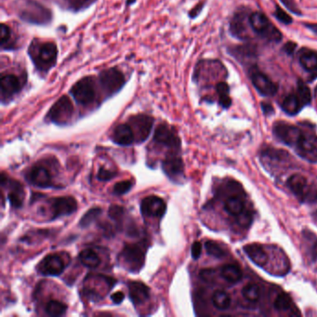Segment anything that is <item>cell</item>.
<instances>
[{
	"instance_id": "obj_1",
	"label": "cell",
	"mask_w": 317,
	"mask_h": 317,
	"mask_svg": "<svg viewBox=\"0 0 317 317\" xmlns=\"http://www.w3.org/2000/svg\"><path fill=\"white\" fill-rule=\"evenodd\" d=\"M28 54L37 69L48 72L56 63L57 46L53 42H40L35 39L29 47Z\"/></svg>"
},
{
	"instance_id": "obj_2",
	"label": "cell",
	"mask_w": 317,
	"mask_h": 317,
	"mask_svg": "<svg viewBox=\"0 0 317 317\" xmlns=\"http://www.w3.org/2000/svg\"><path fill=\"white\" fill-rule=\"evenodd\" d=\"M78 105L87 106L96 100V84L92 77H86L78 80L70 90Z\"/></svg>"
},
{
	"instance_id": "obj_3",
	"label": "cell",
	"mask_w": 317,
	"mask_h": 317,
	"mask_svg": "<svg viewBox=\"0 0 317 317\" xmlns=\"http://www.w3.org/2000/svg\"><path fill=\"white\" fill-rule=\"evenodd\" d=\"M250 22L252 29L263 39H268L272 42H280L282 40L281 32L263 13L253 12L250 15Z\"/></svg>"
},
{
	"instance_id": "obj_4",
	"label": "cell",
	"mask_w": 317,
	"mask_h": 317,
	"mask_svg": "<svg viewBox=\"0 0 317 317\" xmlns=\"http://www.w3.org/2000/svg\"><path fill=\"white\" fill-rule=\"evenodd\" d=\"M119 258L125 264L127 269L133 273H138L144 266L145 249L141 244L126 245Z\"/></svg>"
},
{
	"instance_id": "obj_5",
	"label": "cell",
	"mask_w": 317,
	"mask_h": 317,
	"mask_svg": "<svg viewBox=\"0 0 317 317\" xmlns=\"http://www.w3.org/2000/svg\"><path fill=\"white\" fill-rule=\"evenodd\" d=\"M99 81L104 91L107 95L111 96L125 86L126 77L119 69L109 68L104 70L99 75Z\"/></svg>"
},
{
	"instance_id": "obj_6",
	"label": "cell",
	"mask_w": 317,
	"mask_h": 317,
	"mask_svg": "<svg viewBox=\"0 0 317 317\" xmlns=\"http://www.w3.org/2000/svg\"><path fill=\"white\" fill-rule=\"evenodd\" d=\"M74 114V106L70 99L63 96L49 109L47 117L58 125L67 124Z\"/></svg>"
},
{
	"instance_id": "obj_7",
	"label": "cell",
	"mask_w": 317,
	"mask_h": 317,
	"mask_svg": "<svg viewBox=\"0 0 317 317\" xmlns=\"http://www.w3.org/2000/svg\"><path fill=\"white\" fill-rule=\"evenodd\" d=\"M296 147L302 158L310 162H317V136L303 132Z\"/></svg>"
},
{
	"instance_id": "obj_8",
	"label": "cell",
	"mask_w": 317,
	"mask_h": 317,
	"mask_svg": "<svg viewBox=\"0 0 317 317\" xmlns=\"http://www.w3.org/2000/svg\"><path fill=\"white\" fill-rule=\"evenodd\" d=\"M65 269V263L59 254H49L39 263V272L47 276H57Z\"/></svg>"
},
{
	"instance_id": "obj_9",
	"label": "cell",
	"mask_w": 317,
	"mask_h": 317,
	"mask_svg": "<svg viewBox=\"0 0 317 317\" xmlns=\"http://www.w3.org/2000/svg\"><path fill=\"white\" fill-rule=\"evenodd\" d=\"M77 202L72 196L55 197L51 200L52 220L68 216L77 211Z\"/></svg>"
},
{
	"instance_id": "obj_10",
	"label": "cell",
	"mask_w": 317,
	"mask_h": 317,
	"mask_svg": "<svg viewBox=\"0 0 317 317\" xmlns=\"http://www.w3.org/2000/svg\"><path fill=\"white\" fill-rule=\"evenodd\" d=\"M166 210L167 206L165 201L155 195L145 197L141 204V211L147 218H162Z\"/></svg>"
},
{
	"instance_id": "obj_11",
	"label": "cell",
	"mask_w": 317,
	"mask_h": 317,
	"mask_svg": "<svg viewBox=\"0 0 317 317\" xmlns=\"http://www.w3.org/2000/svg\"><path fill=\"white\" fill-rule=\"evenodd\" d=\"M274 132L283 143L289 146H294L298 144L303 131L295 126L286 123H276L274 127Z\"/></svg>"
},
{
	"instance_id": "obj_12",
	"label": "cell",
	"mask_w": 317,
	"mask_h": 317,
	"mask_svg": "<svg viewBox=\"0 0 317 317\" xmlns=\"http://www.w3.org/2000/svg\"><path fill=\"white\" fill-rule=\"evenodd\" d=\"M26 179L32 185L39 188L52 187V178L48 169L44 166L37 165L29 170Z\"/></svg>"
},
{
	"instance_id": "obj_13",
	"label": "cell",
	"mask_w": 317,
	"mask_h": 317,
	"mask_svg": "<svg viewBox=\"0 0 317 317\" xmlns=\"http://www.w3.org/2000/svg\"><path fill=\"white\" fill-rule=\"evenodd\" d=\"M23 82L15 74H3L1 77V98L4 102L5 100L10 99L22 88Z\"/></svg>"
},
{
	"instance_id": "obj_14",
	"label": "cell",
	"mask_w": 317,
	"mask_h": 317,
	"mask_svg": "<svg viewBox=\"0 0 317 317\" xmlns=\"http://www.w3.org/2000/svg\"><path fill=\"white\" fill-rule=\"evenodd\" d=\"M251 81L256 89L263 96H274L278 89V86L269 77L258 70L251 72Z\"/></svg>"
},
{
	"instance_id": "obj_15",
	"label": "cell",
	"mask_w": 317,
	"mask_h": 317,
	"mask_svg": "<svg viewBox=\"0 0 317 317\" xmlns=\"http://www.w3.org/2000/svg\"><path fill=\"white\" fill-rule=\"evenodd\" d=\"M154 143L157 144L176 149L180 148L181 145V141L178 135L176 134L172 128H170L166 124H161L156 127L154 135Z\"/></svg>"
},
{
	"instance_id": "obj_16",
	"label": "cell",
	"mask_w": 317,
	"mask_h": 317,
	"mask_svg": "<svg viewBox=\"0 0 317 317\" xmlns=\"http://www.w3.org/2000/svg\"><path fill=\"white\" fill-rule=\"evenodd\" d=\"M130 122L133 124L137 129V136L139 143L144 142L151 132L152 127L154 124V119L151 116L146 115H135Z\"/></svg>"
},
{
	"instance_id": "obj_17",
	"label": "cell",
	"mask_w": 317,
	"mask_h": 317,
	"mask_svg": "<svg viewBox=\"0 0 317 317\" xmlns=\"http://www.w3.org/2000/svg\"><path fill=\"white\" fill-rule=\"evenodd\" d=\"M128 296L132 303L138 306L144 303L150 297V289L141 282H130L128 284Z\"/></svg>"
},
{
	"instance_id": "obj_18",
	"label": "cell",
	"mask_w": 317,
	"mask_h": 317,
	"mask_svg": "<svg viewBox=\"0 0 317 317\" xmlns=\"http://www.w3.org/2000/svg\"><path fill=\"white\" fill-rule=\"evenodd\" d=\"M135 133L132 127L128 124L117 126L113 133V141L122 146H128L134 143Z\"/></svg>"
},
{
	"instance_id": "obj_19",
	"label": "cell",
	"mask_w": 317,
	"mask_h": 317,
	"mask_svg": "<svg viewBox=\"0 0 317 317\" xmlns=\"http://www.w3.org/2000/svg\"><path fill=\"white\" fill-rule=\"evenodd\" d=\"M46 10V8L40 6L37 3H29L28 6L24 8V10L21 12V19L25 20L30 22H36V23H44L50 21V16L42 15V14H37V12H41Z\"/></svg>"
},
{
	"instance_id": "obj_20",
	"label": "cell",
	"mask_w": 317,
	"mask_h": 317,
	"mask_svg": "<svg viewBox=\"0 0 317 317\" xmlns=\"http://www.w3.org/2000/svg\"><path fill=\"white\" fill-rule=\"evenodd\" d=\"M244 251L249 256V258L258 266L263 267L267 264L269 257L261 245L259 244L247 245L244 247Z\"/></svg>"
},
{
	"instance_id": "obj_21",
	"label": "cell",
	"mask_w": 317,
	"mask_h": 317,
	"mask_svg": "<svg viewBox=\"0 0 317 317\" xmlns=\"http://www.w3.org/2000/svg\"><path fill=\"white\" fill-rule=\"evenodd\" d=\"M164 172L166 173L169 178L175 180V178H178L183 174V159L179 156L171 155L167 157L164 160L163 165Z\"/></svg>"
},
{
	"instance_id": "obj_22",
	"label": "cell",
	"mask_w": 317,
	"mask_h": 317,
	"mask_svg": "<svg viewBox=\"0 0 317 317\" xmlns=\"http://www.w3.org/2000/svg\"><path fill=\"white\" fill-rule=\"evenodd\" d=\"M288 188L292 191L294 194H296L299 198H304L307 194L308 182L307 179L300 175V174H294L289 177L288 180Z\"/></svg>"
},
{
	"instance_id": "obj_23",
	"label": "cell",
	"mask_w": 317,
	"mask_h": 317,
	"mask_svg": "<svg viewBox=\"0 0 317 317\" xmlns=\"http://www.w3.org/2000/svg\"><path fill=\"white\" fill-rule=\"evenodd\" d=\"M299 63L312 76L317 77V51L311 49H303L299 54Z\"/></svg>"
},
{
	"instance_id": "obj_24",
	"label": "cell",
	"mask_w": 317,
	"mask_h": 317,
	"mask_svg": "<svg viewBox=\"0 0 317 317\" xmlns=\"http://www.w3.org/2000/svg\"><path fill=\"white\" fill-rule=\"evenodd\" d=\"M10 186L11 189L8 194V199L13 208L19 209L22 206L23 199H24L23 188L17 182H10Z\"/></svg>"
},
{
	"instance_id": "obj_25",
	"label": "cell",
	"mask_w": 317,
	"mask_h": 317,
	"mask_svg": "<svg viewBox=\"0 0 317 317\" xmlns=\"http://www.w3.org/2000/svg\"><path fill=\"white\" fill-rule=\"evenodd\" d=\"M221 275L222 278L225 279L231 284H235L240 281L243 274H242V270L238 265L226 264L221 268Z\"/></svg>"
},
{
	"instance_id": "obj_26",
	"label": "cell",
	"mask_w": 317,
	"mask_h": 317,
	"mask_svg": "<svg viewBox=\"0 0 317 317\" xmlns=\"http://www.w3.org/2000/svg\"><path fill=\"white\" fill-rule=\"evenodd\" d=\"M231 54L239 60L241 63H249L252 59L256 58V49L250 45L239 46L231 50Z\"/></svg>"
},
{
	"instance_id": "obj_27",
	"label": "cell",
	"mask_w": 317,
	"mask_h": 317,
	"mask_svg": "<svg viewBox=\"0 0 317 317\" xmlns=\"http://www.w3.org/2000/svg\"><path fill=\"white\" fill-rule=\"evenodd\" d=\"M302 107L303 106L300 103L298 95L295 94H289L282 103V109L290 115H297Z\"/></svg>"
},
{
	"instance_id": "obj_28",
	"label": "cell",
	"mask_w": 317,
	"mask_h": 317,
	"mask_svg": "<svg viewBox=\"0 0 317 317\" xmlns=\"http://www.w3.org/2000/svg\"><path fill=\"white\" fill-rule=\"evenodd\" d=\"M78 258H79L80 262L85 267L90 268V269L97 268L101 264V259H100V257L98 256L96 252H94L93 250H83L79 254V257Z\"/></svg>"
},
{
	"instance_id": "obj_29",
	"label": "cell",
	"mask_w": 317,
	"mask_h": 317,
	"mask_svg": "<svg viewBox=\"0 0 317 317\" xmlns=\"http://www.w3.org/2000/svg\"><path fill=\"white\" fill-rule=\"evenodd\" d=\"M243 15H235L232 20L230 24V31L232 36L239 39H245L247 37V29L244 22Z\"/></svg>"
},
{
	"instance_id": "obj_30",
	"label": "cell",
	"mask_w": 317,
	"mask_h": 317,
	"mask_svg": "<svg viewBox=\"0 0 317 317\" xmlns=\"http://www.w3.org/2000/svg\"><path fill=\"white\" fill-rule=\"evenodd\" d=\"M212 303L214 307L221 311L227 310L230 307L231 297L230 295L223 291V290H217L212 295Z\"/></svg>"
},
{
	"instance_id": "obj_31",
	"label": "cell",
	"mask_w": 317,
	"mask_h": 317,
	"mask_svg": "<svg viewBox=\"0 0 317 317\" xmlns=\"http://www.w3.org/2000/svg\"><path fill=\"white\" fill-rule=\"evenodd\" d=\"M224 209L231 215L237 216L245 211V205L238 196H230L224 204Z\"/></svg>"
},
{
	"instance_id": "obj_32",
	"label": "cell",
	"mask_w": 317,
	"mask_h": 317,
	"mask_svg": "<svg viewBox=\"0 0 317 317\" xmlns=\"http://www.w3.org/2000/svg\"><path fill=\"white\" fill-rule=\"evenodd\" d=\"M66 304L56 299L49 300L46 305V312L50 317H61L66 313Z\"/></svg>"
},
{
	"instance_id": "obj_33",
	"label": "cell",
	"mask_w": 317,
	"mask_h": 317,
	"mask_svg": "<svg viewBox=\"0 0 317 317\" xmlns=\"http://www.w3.org/2000/svg\"><path fill=\"white\" fill-rule=\"evenodd\" d=\"M242 295L250 302H256L260 297V289L256 284H249L242 289Z\"/></svg>"
},
{
	"instance_id": "obj_34",
	"label": "cell",
	"mask_w": 317,
	"mask_h": 317,
	"mask_svg": "<svg viewBox=\"0 0 317 317\" xmlns=\"http://www.w3.org/2000/svg\"><path fill=\"white\" fill-rule=\"evenodd\" d=\"M102 212H103V211L100 208H93V209L89 210L81 218L80 222H79V225L81 227H83V228H86L87 226H89L91 223H93L101 216Z\"/></svg>"
},
{
	"instance_id": "obj_35",
	"label": "cell",
	"mask_w": 317,
	"mask_h": 317,
	"mask_svg": "<svg viewBox=\"0 0 317 317\" xmlns=\"http://www.w3.org/2000/svg\"><path fill=\"white\" fill-rule=\"evenodd\" d=\"M297 95H298L300 103L302 104V106H308L311 104V101H312L311 90H310L309 86L302 80L298 81V94Z\"/></svg>"
},
{
	"instance_id": "obj_36",
	"label": "cell",
	"mask_w": 317,
	"mask_h": 317,
	"mask_svg": "<svg viewBox=\"0 0 317 317\" xmlns=\"http://www.w3.org/2000/svg\"><path fill=\"white\" fill-rule=\"evenodd\" d=\"M292 305V299L286 293H281L275 300V308L278 311H288Z\"/></svg>"
},
{
	"instance_id": "obj_37",
	"label": "cell",
	"mask_w": 317,
	"mask_h": 317,
	"mask_svg": "<svg viewBox=\"0 0 317 317\" xmlns=\"http://www.w3.org/2000/svg\"><path fill=\"white\" fill-rule=\"evenodd\" d=\"M205 248H206V250H207L208 254L211 255L212 257H215V258L221 259V258L225 256V252H224V250L221 249L219 244H217V243L214 242V241H208V242L205 244Z\"/></svg>"
},
{
	"instance_id": "obj_38",
	"label": "cell",
	"mask_w": 317,
	"mask_h": 317,
	"mask_svg": "<svg viewBox=\"0 0 317 317\" xmlns=\"http://www.w3.org/2000/svg\"><path fill=\"white\" fill-rule=\"evenodd\" d=\"M0 37H1V47L3 48H8V44L10 43L12 37V32L9 25L2 23L0 26Z\"/></svg>"
},
{
	"instance_id": "obj_39",
	"label": "cell",
	"mask_w": 317,
	"mask_h": 317,
	"mask_svg": "<svg viewBox=\"0 0 317 317\" xmlns=\"http://www.w3.org/2000/svg\"><path fill=\"white\" fill-rule=\"evenodd\" d=\"M133 183L131 181H121L119 183H115L113 188V192L116 195H122L127 192H129L132 188Z\"/></svg>"
},
{
	"instance_id": "obj_40",
	"label": "cell",
	"mask_w": 317,
	"mask_h": 317,
	"mask_svg": "<svg viewBox=\"0 0 317 317\" xmlns=\"http://www.w3.org/2000/svg\"><path fill=\"white\" fill-rule=\"evenodd\" d=\"M125 214V210L124 208L117 206V205H113L109 208L108 211V215L109 217L115 221H121L123 219V216Z\"/></svg>"
},
{
	"instance_id": "obj_41",
	"label": "cell",
	"mask_w": 317,
	"mask_h": 317,
	"mask_svg": "<svg viewBox=\"0 0 317 317\" xmlns=\"http://www.w3.org/2000/svg\"><path fill=\"white\" fill-rule=\"evenodd\" d=\"M236 221L242 227H249L252 221V214L248 211L241 212L239 215L236 216Z\"/></svg>"
},
{
	"instance_id": "obj_42",
	"label": "cell",
	"mask_w": 317,
	"mask_h": 317,
	"mask_svg": "<svg viewBox=\"0 0 317 317\" xmlns=\"http://www.w3.org/2000/svg\"><path fill=\"white\" fill-rule=\"evenodd\" d=\"M274 14H275L276 19L280 21L281 22L285 23V24H290L292 22V18L288 15L285 10H282L278 6H276L275 11Z\"/></svg>"
},
{
	"instance_id": "obj_43",
	"label": "cell",
	"mask_w": 317,
	"mask_h": 317,
	"mask_svg": "<svg viewBox=\"0 0 317 317\" xmlns=\"http://www.w3.org/2000/svg\"><path fill=\"white\" fill-rule=\"evenodd\" d=\"M116 173L113 172L109 169H106L105 168H102L99 169V172H98V180L101 181V182H108L110 180H112L113 178H115Z\"/></svg>"
},
{
	"instance_id": "obj_44",
	"label": "cell",
	"mask_w": 317,
	"mask_h": 317,
	"mask_svg": "<svg viewBox=\"0 0 317 317\" xmlns=\"http://www.w3.org/2000/svg\"><path fill=\"white\" fill-rule=\"evenodd\" d=\"M202 253V245L200 242L196 241L194 242L192 245V251H191V254H192V259H197Z\"/></svg>"
},
{
	"instance_id": "obj_45",
	"label": "cell",
	"mask_w": 317,
	"mask_h": 317,
	"mask_svg": "<svg viewBox=\"0 0 317 317\" xmlns=\"http://www.w3.org/2000/svg\"><path fill=\"white\" fill-rule=\"evenodd\" d=\"M200 276L204 281L212 282L214 280V276H215V271L212 269L202 270Z\"/></svg>"
},
{
	"instance_id": "obj_46",
	"label": "cell",
	"mask_w": 317,
	"mask_h": 317,
	"mask_svg": "<svg viewBox=\"0 0 317 317\" xmlns=\"http://www.w3.org/2000/svg\"><path fill=\"white\" fill-rule=\"evenodd\" d=\"M216 89H217V92L219 94V96L221 95H225V94H229V90H230V87L229 86L224 83V82H221V83H218L217 86H216Z\"/></svg>"
},
{
	"instance_id": "obj_47",
	"label": "cell",
	"mask_w": 317,
	"mask_h": 317,
	"mask_svg": "<svg viewBox=\"0 0 317 317\" xmlns=\"http://www.w3.org/2000/svg\"><path fill=\"white\" fill-rule=\"evenodd\" d=\"M111 299L113 300V302L115 304H120L125 299V295H124L123 292L117 291V292H115L114 294H112Z\"/></svg>"
},
{
	"instance_id": "obj_48",
	"label": "cell",
	"mask_w": 317,
	"mask_h": 317,
	"mask_svg": "<svg viewBox=\"0 0 317 317\" xmlns=\"http://www.w3.org/2000/svg\"><path fill=\"white\" fill-rule=\"evenodd\" d=\"M281 1L284 3V5H285L287 8L291 10L292 12L297 13V14H300V12L298 10V7L296 6V4L294 3L293 0H281Z\"/></svg>"
},
{
	"instance_id": "obj_49",
	"label": "cell",
	"mask_w": 317,
	"mask_h": 317,
	"mask_svg": "<svg viewBox=\"0 0 317 317\" xmlns=\"http://www.w3.org/2000/svg\"><path fill=\"white\" fill-rule=\"evenodd\" d=\"M220 104L223 108H229L232 105V100H231L229 94L225 95H221L220 96Z\"/></svg>"
},
{
	"instance_id": "obj_50",
	"label": "cell",
	"mask_w": 317,
	"mask_h": 317,
	"mask_svg": "<svg viewBox=\"0 0 317 317\" xmlns=\"http://www.w3.org/2000/svg\"><path fill=\"white\" fill-rule=\"evenodd\" d=\"M296 48H297V44L294 43V42H292V41H289V42H288V43L284 46L283 50H284L286 53H288L289 55H291V54L294 52V50L296 49Z\"/></svg>"
},
{
	"instance_id": "obj_51",
	"label": "cell",
	"mask_w": 317,
	"mask_h": 317,
	"mask_svg": "<svg viewBox=\"0 0 317 317\" xmlns=\"http://www.w3.org/2000/svg\"><path fill=\"white\" fill-rule=\"evenodd\" d=\"M261 108H262L263 113L265 115H270V114H272L274 112L273 106H271L270 104H267V103H262L261 104Z\"/></svg>"
},
{
	"instance_id": "obj_52",
	"label": "cell",
	"mask_w": 317,
	"mask_h": 317,
	"mask_svg": "<svg viewBox=\"0 0 317 317\" xmlns=\"http://www.w3.org/2000/svg\"><path fill=\"white\" fill-rule=\"evenodd\" d=\"M202 8H203V4H200V5H198L197 7H195V8L190 12V16H191L192 18L195 17V16H196V15L201 11Z\"/></svg>"
},
{
	"instance_id": "obj_53",
	"label": "cell",
	"mask_w": 317,
	"mask_h": 317,
	"mask_svg": "<svg viewBox=\"0 0 317 317\" xmlns=\"http://www.w3.org/2000/svg\"><path fill=\"white\" fill-rule=\"evenodd\" d=\"M305 26L317 35V23H306Z\"/></svg>"
},
{
	"instance_id": "obj_54",
	"label": "cell",
	"mask_w": 317,
	"mask_h": 317,
	"mask_svg": "<svg viewBox=\"0 0 317 317\" xmlns=\"http://www.w3.org/2000/svg\"><path fill=\"white\" fill-rule=\"evenodd\" d=\"M312 256H313L314 259H317V241L315 243V245L313 246V249H312Z\"/></svg>"
},
{
	"instance_id": "obj_55",
	"label": "cell",
	"mask_w": 317,
	"mask_h": 317,
	"mask_svg": "<svg viewBox=\"0 0 317 317\" xmlns=\"http://www.w3.org/2000/svg\"><path fill=\"white\" fill-rule=\"evenodd\" d=\"M128 1V4H130V3H133V2H135V0H127Z\"/></svg>"
}]
</instances>
